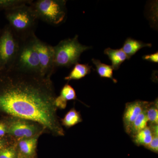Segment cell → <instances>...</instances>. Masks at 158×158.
Listing matches in <instances>:
<instances>
[{
	"label": "cell",
	"instance_id": "cell-8",
	"mask_svg": "<svg viewBox=\"0 0 158 158\" xmlns=\"http://www.w3.org/2000/svg\"><path fill=\"white\" fill-rule=\"evenodd\" d=\"M35 43L39 58L41 76L51 77L56 69L53 46L42 41L37 36L35 37Z\"/></svg>",
	"mask_w": 158,
	"mask_h": 158
},
{
	"label": "cell",
	"instance_id": "cell-4",
	"mask_svg": "<svg viewBox=\"0 0 158 158\" xmlns=\"http://www.w3.org/2000/svg\"><path fill=\"white\" fill-rule=\"evenodd\" d=\"M53 48L56 68L74 65L78 62L82 53L90 48L80 43L77 35L73 38L61 40Z\"/></svg>",
	"mask_w": 158,
	"mask_h": 158
},
{
	"label": "cell",
	"instance_id": "cell-10",
	"mask_svg": "<svg viewBox=\"0 0 158 158\" xmlns=\"http://www.w3.org/2000/svg\"><path fill=\"white\" fill-rule=\"evenodd\" d=\"M40 135L32 138H24L15 142L19 156L35 158L37 153L38 139Z\"/></svg>",
	"mask_w": 158,
	"mask_h": 158
},
{
	"label": "cell",
	"instance_id": "cell-22",
	"mask_svg": "<svg viewBox=\"0 0 158 158\" xmlns=\"http://www.w3.org/2000/svg\"><path fill=\"white\" fill-rule=\"evenodd\" d=\"M152 128L154 136L151 142L145 147V148L157 154L158 153V125H149Z\"/></svg>",
	"mask_w": 158,
	"mask_h": 158
},
{
	"label": "cell",
	"instance_id": "cell-13",
	"mask_svg": "<svg viewBox=\"0 0 158 158\" xmlns=\"http://www.w3.org/2000/svg\"><path fill=\"white\" fill-rule=\"evenodd\" d=\"M62 127L69 129L83 121L81 115L79 111L75 108H73L65 114L63 118L60 120Z\"/></svg>",
	"mask_w": 158,
	"mask_h": 158
},
{
	"label": "cell",
	"instance_id": "cell-19",
	"mask_svg": "<svg viewBox=\"0 0 158 158\" xmlns=\"http://www.w3.org/2000/svg\"><path fill=\"white\" fill-rule=\"evenodd\" d=\"M58 97L63 102L66 104L69 101L77 99L75 90L69 84H65L63 86Z\"/></svg>",
	"mask_w": 158,
	"mask_h": 158
},
{
	"label": "cell",
	"instance_id": "cell-11",
	"mask_svg": "<svg viewBox=\"0 0 158 158\" xmlns=\"http://www.w3.org/2000/svg\"><path fill=\"white\" fill-rule=\"evenodd\" d=\"M152 46L151 44L144 43L131 38H127L126 40L121 49L129 59L141 48L144 47H151Z\"/></svg>",
	"mask_w": 158,
	"mask_h": 158
},
{
	"label": "cell",
	"instance_id": "cell-16",
	"mask_svg": "<svg viewBox=\"0 0 158 158\" xmlns=\"http://www.w3.org/2000/svg\"><path fill=\"white\" fill-rule=\"evenodd\" d=\"M146 109L137 117L131 126L128 134L133 137L137 133L148 126V122L146 112Z\"/></svg>",
	"mask_w": 158,
	"mask_h": 158
},
{
	"label": "cell",
	"instance_id": "cell-12",
	"mask_svg": "<svg viewBox=\"0 0 158 158\" xmlns=\"http://www.w3.org/2000/svg\"><path fill=\"white\" fill-rule=\"evenodd\" d=\"M104 54L109 57L112 62V66L113 70H117L120 65L128 59L127 55L121 48L118 49H113L107 48L104 50Z\"/></svg>",
	"mask_w": 158,
	"mask_h": 158
},
{
	"label": "cell",
	"instance_id": "cell-23",
	"mask_svg": "<svg viewBox=\"0 0 158 158\" xmlns=\"http://www.w3.org/2000/svg\"><path fill=\"white\" fill-rule=\"evenodd\" d=\"M9 118L8 116H3L0 118V138L8 135L9 129Z\"/></svg>",
	"mask_w": 158,
	"mask_h": 158
},
{
	"label": "cell",
	"instance_id": "cell-9",
	"mask_svg": "<svg viewBox=\"0 0 158 158\" xmlns=\"http://www.w3.org/2000/svg\"><path fill=\"white\" fill-rule=\"evenodd\" d=\"M149 102L138 100L126 104L123 117L126 132L128 134L133 122L146 109Z\"/></svg>",
	"mask_w": 158,
	"mask_h": 158
},
{
	"label": "cell",
	"instance_id": "cell-18",
	"mask_svg": "<svg viewBox=\"0 0 158 158\" xmlns=\"http://www.w3.org/2000/svg\"><path fill=\"white\" fill-rule=\"evenodd\" d=\"M146 115L149 125H158V100L154 102H149L146 108Z\"/></svg>",
	"mask_w": 158,
	"mask_h": 158
},
{
	"label": "cell",
	"instance_id": "cell-14",
	"mask_svg": "<svg viewBox=\"0 0 158 158\" xmlns=\"http://www.w3.org/2000/svg\"><path fill=\"white\" fill-rule=\"evenodd\" d=\"M154 136L152 128L148 126L144 129L140 131L133 136V141L137 146L145 147L150 144Z\"/></svg>",
	"mask_w": 158,
	"mask_h": 158
},
{
	"label": "cell",
	"instance_id": "cell-26",
	"mask_svg": "<svg viewBox=\"0 0 158 158\" xmlns=\"http://www.w3.org/2000/svg\"><path fill=\"white\" fill-rule=\"evenodd\" d=\"M19 158H31L21 156H19Z\"/></svg>",
	"mask_w": 158,
	"mask_h": 158
},
{
	"label": "cell",
	"instance_id": "cell-2",
	"mask_svg": "<svg viewBox=\"0 0 158 158\" xmlns=\"http://www.w3.org/2000/svg\"><path fill=\"white\" fill-rule=\"evenodd\" d=\"M8 25L21 41L35 34L38 19L30 5H23L5 11Z\"/></svg>",
	"mask_w": 158,
	"mask_h": 158
},
{
	"label": "cell",
	"instance_id": "cell-1",
	"mask_svg": "<svg viewBox=\"0 0 158 158\" xmlns=\"http://www.w3.org/2000/svg\"><path fill=\"white\" fill-rule=\"evenodd\" d=\"M51 77L9 69L0 71V116L36 122L46 134L65 136L55 105Z\"/></svg>",
	"mask_w": 158,
	"mask_h": 158
},
{
	"label": "cell",
	"instance_id": "cell-15",
	"mask_svg": "<svg viewBox=\"0 0 158 158\" xmlns=\"http://www.w3.org/2000/svg\"><path fill=\"white\" fill-rule=\"evenodd\" d=\"M91 66L88 64H81L78 62L75 64L72 70L65 80L69 81L72 80H79L85 77L91 71Z\"/></svg>",
	"mask_w": 158,
	"mask_h": 158
},
{
	"label": "cell",
	"instance_id": "cell-7",
	"mask_svg": "<svg viewBox=\"0 0 158 158\" xmlns=\"http://www.w3.org/2000/svg\"><path fill=\"white\" fill-rule=\"evenodd\" d=\"M8 117L9 125L7 135L15 142L46 133L42 125L36 122L19 117Z\"/></svg>",
	"mask_w": 158,
	"mask_h": 158
},
{
	"label": "cell",
	"instance_id": "cell-21",
	"mask_svg": "<svg viewBox=\"0 0 158 158\" xmlns=\"http://www.w3.org/2000/svg\"><path fill=\"white\" fill-rule=\"evenodd\" d=\"M15 143L10 144L0 150V158H19Z\"/></svg>",
	"mask_w": 158,
	"mask_h": 158
},
{
	"label": "cell",
	"instance_id": "cell-25",
	"mask_svg": "<svg viewBox=\"0 0 158 158\" xmlns=\"http://www.w3.org/2000/svg\"><path fill=\"white\" fill-rule=\"evenodd\" d=\"M143 59L147 60L150 62L158 63V52L151 54V55H146L143 57Z\"/></svg>",
	"mask_w": 158,
	"mask_h": 158
},
{
	"label": "cell",
	"instance_id": "cell-5",
	"mask_svg": "<svg viewBox=\"0 0 158 158\" xmlns=\"http://www.w3.org/2000/svg\"><path fill=\"white\" fill-rule=\"evenodd\" d=\"M36 34L21 41L17 57L11 69L25 73L41 75L38 54L35 46Z\"/></svg>",
	"mask_w": 158,
	"mask_h": 158
},
{
	"label": "cell",
	"instance_id": "cell-17",
	"mask_svg": "<svg viewBox=\"0 0 158 158\" xmlns=\"http://www.w3.org/2000/svg\"><path fill=\"white\" fill-rule=\"evenodd\" d=\"M92 62L96 66L97 72L100 77L111 79L114 83H117V80L113 77V69L111 65L102 63L98 59H93Z\"/></svg>",
	"mask_w": 158,
	"mask_h": 158
},
{
	"label": "cell",
	"instance_id": "cell-6",
	"mask_svg": "<svg viewBox=\"0 0 158 158\" xmlns=\"http://www.w3.org/2000/svg\"><path fill=\"white\" fill-rule=\"evenodd\" d=\"M21 43L9 25L0 30V71L11 69L17 57Z\"/></svg>",
	"mask_w": 158,
	"mask_h": 158
},
{
	"label": "cell",
	"instance_id": "cell-3",
	"mask_svg": "<svg viewBox=\"0 0 158 158\" xmlns=\"http://www.w3.org/2000/svg\"><path fill=\"white\" fill-rule=\"evenodd\" d=\"M66 1L64 0L32 1L31 6L38 20L52 26L63 22L66 14Z\"/></svg>",
	"mask_w": 158,
	"mask_h": 158
},
{
	"label": "cell",
	"instance_id": "cell-20",
	"mask_svg": "<svg viewBox=\"0 0 158 158\" xmlns=\"http://www.w3.org/2000/svg\"><path fill=\"white\" fill-rule=\"evenodd\" d=\"M32 0H0V11H7L23 5H30Z\"/></svg>",
	"mask_w": 158,
	"mask_h": 158
},
{
	"label": "cell",
	"instance_id": "cell-24",
	"mask_svg": "<svg viewBox=\"0 0 158 158\" xmlns=\"http://www.w3.org/2000/svg\"><path fill=\"white\" fill-rule=\"evenodd\" d=\"M14 143L15 142L9 136L0 138V150Z\"/></svg>",
	"mask_w": 158,
	"mask_h": 158
}]
</instances>
